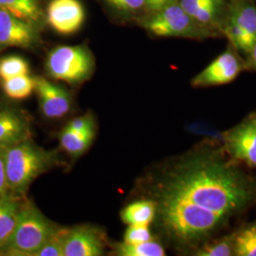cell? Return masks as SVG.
<instances>
[{"label": "cell", "mask_w": 256, "mask_h": 256, "mask_svg": "<svg viewBox=\"0 0 256 256\" xmlns=\"http://www.w3.org/2000/svg\"><path fill=\"white\" fill-rule=\"evenodd\" d=\"M144 26L160 37H205L209 32L196 24L178 0L153 12Z\"/></svg>", "instance_id": "cell-5"}, {"label": "cell", "mask_w": 256, "mask_h": 256, "mask_svg": "<svg viewBox=\"0 0 256 256\" xmlns=\"http://www.w3.org/2000/svg\"><path fill=\"white\" fill-rule=\"evenodd\" d=\"M36 41V32L30 22L0 10V46L28 48Z\"/></svg>", "instance_id": "cell-9"}, {"label": "cell", "mask_w": 256, "mask_h": 256, "mask_svg": "<svg viewBox=\"0 0 256 256\" xmlns=\"http://www.w3.org/2000/svg\"><path fill=\"white\" fill-rule=\"evenodd\" d=\"M243 66L238 55L230 50L214 59L192 79V86L203 88L232 82L242 72Z\"/></svg>", "instance_id": "cell-8"}, {"label": "cell", "mask_w": 256, "mask_h": 256, "mask_svg": "<svg viewBox=\"0 0 256 256\" xmlns=\"http://www.w3.org/2000/svg\"><path fill=\"white\" fill-rule=\"evenodd\" d=\"M36 92L40 108L48 118H61L70 110V97L68 92L45 78H36Z\"/></svg>", "instance_id": "cell-10"}, {"label": "cell", "mask_w": 256, "mask_h": 256, "mask_svg": "<svg viewBox=\"0 0 256 256\" xmlns=\"http://www.w3.org/2000/svg\"><path fill=\"white\" fill-rule=\"evenodd\" d=\"M3 90L12 100H23L36 90V78L28 74L19 75L3 81Z\"/></svg>", "instance_id": "cell-18"}, {"label": "cell", "mask_w": 256, "mask_h": 256, "mask_svg": "<svg viewBox=\"0 0 256 256\" xmlns=\"http://www.w3.org/2000/svg\"><path fill=\"white\" fill-rule=\"evenodd\" d=\"M212 0H180V4L182 9L192 18L194 14Z\"/></svg>", "instance_id": "cell-27"}, {"label": "cell", "mask_w": 256, "mask_h": 256, "mask_svg": "<svg viewBox=\"0 0 256 256\" xmlns=\"http://www.w3.org/2000/svg\"><path fill=\"white\" fill-rule=\"evenodd\" d=\"M156 203L150 200L137 202L126 206L120 214L128 225H149L155 218Z\"/></svg>", "instance_id": "cell-15"}, {"label": "cell", "mask_w": 256, "mask_h": 256, "mask_svg": "<svg viewBox=\"0 0 256 256\" xmlns=\"http://www.w3.org/2000/svg\"><path fill=\"white\" fill-rule=\"evenodd\" d=\"M119 256H164V248L160 244L152 239L137 244H120L117 250Z\"/></svg>", "instance_id": "cell-19"}, {"label": "cell", "mask_w": 256, "mask_h": 256, "mask_svg": "<svg viewBox=\"0 0 256 256\" xmlns=\"http://www.w3.org/2000/svg\"><path fill=\"white\" fill-rule=\"evenodd\" d=\"M110 6L124 14L137 12L146 8V0H104Z\"/></svg>", "instance_id": "cell-25"}, {"label": "cell", "mask_w": 256, "mask_h": 256, "mask_svg": "<svg viewBox=\"0 0 256 256\" xmlns=\"http://www.w3.org/2000/svg\"><path fill=\"white\" fill-rule=\"evenodd\" d=\"M21 206L10 194L0 198V252H5L16 229Z\"/></svg>", "instance_id": "cell-14"}, {"label": "cell", "mask_w": 256, "mask_h": 256, "mask_svg": "<svg viewBox=\"0 0 256 256\" xmlns=\"http://www.w3.org/2000/svg\"><path fill=\"white\" fill-rule=\"evenodd\" d=\"M224 142L232 158L256 167V112L228 131Z\"/></svg>", "instance_id": "cell-6"}, {"label": "cell", "mask_w": 256, "mask_h": 256, "mask_svg": "<svg viewBox=\"0 0 256 256\" xmlns=\"http://www.w3.org/2000/svg\"><path fill=\"white\" fill-rule=\"evenodd\" d=\"M0 10L30 23L37 21L41 16L37 0H0Z\"/></svg>", "instance_id": "cell-17"}, {"label": "cell", "mask_w": 256, "mask_h": 256, "mask_svg": "<svg viewBox=\"0 0 256 256\" xmlns=\"http://www.w3.org/2000/svg\"><path fill=\"white\" fill-rule=\"evenodd\" d=\"M94 136L95 128H90L81 133L72 132L64 128L60 135L61 146L70 155H81L90 146Z\"/></svg>", "instance_id": "cell-16"}, {"label": "cell", "mask_w": 256, "mask_h": 256, "mask_svg": "<svg viewBox=\"0 0 256 256\" xmlns=\"http://www.w3.org/2000/svg\"><path fill=\"white\" fill-rule=\"evenodd\" d=\"M24 74H28V64L22 57L12 55L0 60V78L3 81Z\"/></svg>", "instance_id": "cell-20"}, {"label": "cell", "mask_w": 256, "mask_h": 256, "mask_svg": "<svg viewBox=\"0 0 256 256\" xmlns=\"http://www.w3.org/2000/svg\"><path fill=\"white\" fill-rule=\"evenodd\" d=\"M8 189L19 196L54 162L52 154L28 140L3 148Z\"/></svg>", "instance_id": "cell-2"}, {"label": "cell", "mask_w": 256, "mask_h": 256, "mask_svg": "<svg viewBox=\"0 0 256 256\" xmlns=\"http://www.w3.org/2000/svg\"><path fill=\"white\" fill-rule=\"evenodd\" d=\"M46 66L48 74L54 79L68 84H79L90 77L94 60L84 46H58L50 52Z\"/></svg>", "instance_id": "cell-4"}, {"label": "cell", "mask_w": 256, "mask_h": 256, "mask_svg": "<svg viewBox=\"0 0 256 256\" xmlns=\"http://www.w3.org/2000/svg\"><path fill=\"white\" fill-rule=\"evenodd\" d=\"M56 228L32 205L21 206L18 220L5 254L34 256Z\"/></svg>", "instance_id": "cell-3"}, {"label": "cell", "mask_w": 256, "mask_h": 256, "mask_svg": "<svg viewBox=\"0 0 256 256\" xmlns=\"http://www.w3.org/2000/svg\"><path fill=\"white\" fill-rule=\"evenodd\" d=\"M84 18V9L79 0H52L46 8L48 23L56 32L63 36L78 32Z\"/></svg>", "instance_id": "cell-7"}, {"label": "cell", "mask_w": 256, "mask_h": 256, "mask_svg": "<svg viewBox=\"0 0 256 256\" xmlns=\"http://www.w3.org/2000/svg\"><path fill=\"white\" fill-rule=\"evenodd\" d=\"M28 126L26 120L18 112L0 110V148H6L28 140Z\"/></svg>", "instance_id": "cell-12"}, {"label": "cell", "mask_w": 256, "mask_h": 256, "mask_svg": "<svg viewBox=\"0 0 256 256\" xmlns=\"http://www.w3.org/2000/svg\"><path fill=\"white\" fill-rule=\"evenodd\" d=\"M64 256H100L104 243L95 230L88 228L66 230L63 243Z\"/></svg>", "instance_id": "cell-11"}, {"label": "cell", "mask_w": 256, "mask_h": 256, "mask_svg": "<svg viewBox=\"0 0 256 256\" xmlns=\"http://www.w3.org/2000/svg\"><path fill=\"white\" fill-rule=\"evenodd\" d=\"M246 34L250 46L256 41V8L250 0H234L228 12V18Z\"/></svg>", "instance_id": "cell-13"}, {"label": "cell", "mask_w": 256, "mask_h": 256, "mask_svg": "<svg viewBox=\"0 0 256 256\" xmlns=\"http://www.w3.org/2000/svg\"><path fill=\"white\" fill-rule=\"evenodd\" d=\"M234 252L236 256H256V225L238 234L234 243Z\"/></svg>", "instance_id": "cell-21"}, {"label": "cell", "mask_w": 256, "mask_h": 256, "mask_svg": "<svg viewBox=\"0 0 256 256\" xmlns=\"http://www.w3.org/2000/svg\"><path fill=\"white\" fill-rule=\"evenodd\" d=\"M64 128L72 132L81 133L90 128H94V122L90 116H82L70 120Z\"/></svg>", "instance_id": "cell-26"}, {"label": "cell", "mask_w": 256, "mask_h": 256, "mask_svg": "<svg viewBox=\"0 0 256 256\" xmlns=\"http://www.w3.org/2000/svg\"><path fill=\"white\" fill-rule=\"evenodd\" d=\"M9 192L6 172H5V164H4V156H3V148H0V198H3Z\"/></svg>", "instance_id": "cell-28"}, {"label": "cell", "mask_w": 256, "mask_h": 256, "mask_svg": "<svg viewBox=\"0 0 256 256\" xmlns=\"http://www.w3.org/2000/svg\"><path fill=\"white\" fill-rule=\"evenodd\" d=\"M254 189L246 176L218 154H200L180 165L162 188L156 209L168 234L183 243L210 236L246 207Z\"/></svg>", "instance_id": "cell-1"}, {"label": "cell", "mask_w": 256, "mask_h": 256, "mask_svg": "<svg viewBox=\"0 0 256 256\" xmlns=\"http://www.w3.org/2000/svg\"><path fill=\"white\" fill-rule=\"evenodd\" d=\"M174 0H146V8L152 12H158V10L162 9L166 5L171 3Z\"/></svg>", "instance_id": "cell-29"}, {"label": "cell", "mask_w": 256, "mask_h": 256, "mask_svg": "<svg viewBox=\"0 0 256 256\" xmlns=\"http://www.w3.org/2000/svg\"><path fill=\"white\" fill-rule=\"evenodd\" d=\"M232 252L234 245L232 246V242L228 239H225L206 246L198 254L202 256H232Z\"/></svg>", "instance_id": "cell-24"}, {"label": "cell", "mask_w": 256, "mask_h": 256, "mask_svg": "<svg viewBox=\"0 0 256 256\" xmlns=\"http://www.w3.org/2000/svg\"><path fill=\"white\" fill-rule=\"evenodd\" d=\"M250 64L252 68H256V41L250 50Z\"/></svg>", "instance_id": "cell-30"}, {"label": "cell", "mask_w": 256, "mask_h": 256, "mask_svg": "<svg viewBox=\"0 0 256 256\" xmlns=\"http://www.w3.org/2000/svg\"><path fill=\"white\" fill-rule=\"evenodd\" d=\"M66 230H55L34 256H64L63 243Z\"/></svg>", "instance_id": "cell-22"}, {"label": "cell", "mask_w": 256, "mask_h": 256, "mask_svg": "<svg viewBox=\"0 0 256 256\" xmlns=\"http://www.w3.org/2000/svg\"><path fill=\"white\" fill-rule=\"evenodd\" d=\"M152 239V234L149 229V225H128L126 230L124 243L126 244H137L149 241Z\"/></svg>", "instance_id": "cell-23"}]
</instances>
